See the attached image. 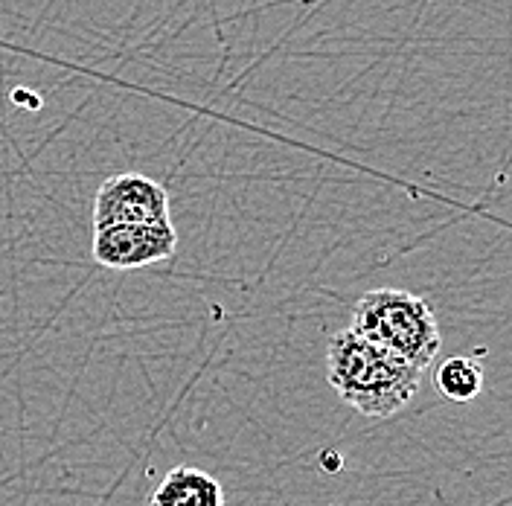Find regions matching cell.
<instances>
[{
  "instance_id": "obj_1",
  "label": "cell",
  "mask_w": 512,
  "mask_h": 506,
  "mask_svg": "<svg viewBox=\"0 0 512 506\" xmlns=\"http://www.w3.org/2000/svg\"><path fill=\"white\" fill-rule=\"evenodd\" d=\"M326 379L350 408L373 419H387L414 399L422 370L370 344L350 326L335 332L329 341Z\"/></svg>"
},
{
  "instance_id": "obj_2",
  "label": "cell",
  "mask_w": 512,
  "mask_h": 506,
  "mask_svg": "<svg viewBox=\"0 0 512 506\" xmlns=\"http://www.w3.org/2000/svg\"><path fill=\"white\" fill-rule=\"evenodd\" d=\"M352 329L370 344L387 349L408 364L425 370L443 344L434 309L402 288L367 291L352 312Z\"/></svg>"
},
{
  "instance_id": "obj_3",
  "label": "cell",
  "mask_w": 512,
  "mask_h": 506,
  "mask_svg": "<svg viewBox=\"0 0 512 506\" xmlns=\"http://www.w3.org/2000/svg\"><path fill=\"white\" fill-rule=\"evenodd\" d=\"M94 259L111 271H137L178 251L175 224H105L94 227Z\"/></svg>"
},
{
  "instance_id": "obj_4",
  "label": "cell",
  "mask_w": 512,
  "mask_h": 506,
  "mask_svg": "<svg viewBox=\"0 0 512 506\" xmlns=\"http://www.w3.org/2000/svg\"><path fill=\"white\" fill-rule=\"evenodd\" d=\"M163 222H172L169 219V192L149 175L120 172L96 190L94 227Z\"/></svg>"
},
{
  "instance_id": "obj_5",
  "label": "cell",
  "mask_w": 512,
  "mask_h": 506,
  "mask_svg": "<svg viewBox=\"0 0 512 506\" xmlns=\"http://www.w3.org/2000/svg\"><path fill=\"white\" fill-rule=\"evenodd\" d=\"M146 506H224L222 483L204 469L175 466L149 492Z\"/></svg>"
},
{
  "instance_id": "obj_6",
  "label": "cell",
  "mask_w": 512,
  "mask_h": 506,
  "mask_svg": "<svg viewBox=\"0 0 512 506\" xmlns=\"http://www.w3.org/2000/svg\"><path fill=\"white\" fill-rule=\"evenodd\" d=\"M434 387L448 402H472L483 390V370L469 355H451L437 367Z\"/></svg>"
}]
</instances>
